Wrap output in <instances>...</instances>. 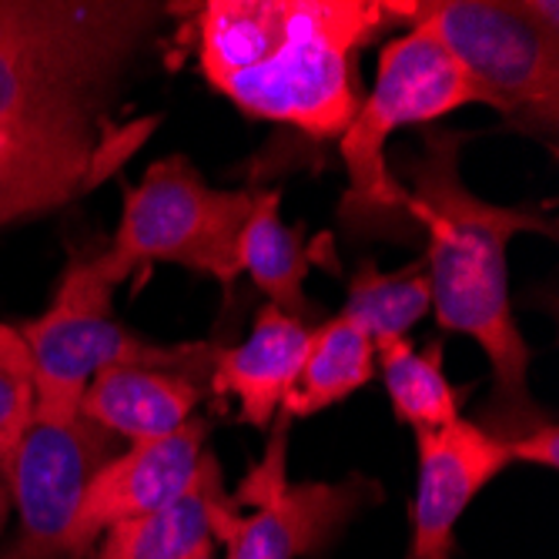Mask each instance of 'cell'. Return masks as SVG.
<instances>
[{
	"mask_svg": "<svg viewBox=\"0 0 559 559\" xmlns=\"http://www.w3.org/2000/svg\"><path fill=\"white\" fill-rule=\"evenodd\" d=\"M191 559H215V556H212V549H209V552H198V556H191Z\"/></svg>",
	"mask_w": 559,
	"mask_h": 559,
	"instance_id": "cell-23",
	"label": "cell"
},
{
	"mask_svg": "<svg viewBox=\"0 0 559 559\" xmlns=\"http://www.w3.org/2000/svg\"><path fill=\"white\" fill-rule=\"evenodd\" d=\"M34 423V385L27 379L0 372V473L14 455L17 442Z\"/></svg>",
	"mask_w": 559,
	"mask_h": 559,
	"instance_id": "cell-20",
	"label": "cell"
},
{
	"mask_svg": "<svg viewBox=\"0 0 559 559\" xmlns=\"http://www.w3.org/2000/svg\"><path fill=\"white\" fill-rule=\"evenodd\" d=\"M419 439V483L413 499V559H455V526L469 502L502 473L516 466L513 439L479 423L455 419Z\"/></svg>",
	"mask_w": 559,
	"mask_h": 559,
	"instance_id": "cell-11",
	"label": "cell"
},
{
	"mask_svg": "<svg viewBox=\"0 0 559 559\" xmlns=\"http://www.w3.org/2000/svg\"><path fill=\"white\" fill-rule=\"evenodd\" d=\"M409 559H413V556H409Z\"/></svg>",
	"mask_w": 559,
	"mask_h": 559,
	"instance_id": "cell-24",
	"label": "cell"
},
{
	"mask_svg": "<svg viewBox=\"0 0 559 559\" xmlns=\"http://www.w3.org/2000/svg\"><path fill=\"white\" fill-rule=\"evenodd\" d=\"M432 309V292L423 265L402 272H379L372 262L348 278V295L342 305V319L362 329L372 345L405 338L413 325H419Z\"/></svg>",
	"mask_w": 559,
	"mask_h": 559,
	"instance_id": "cell-19",
	"label": "cell"
},
{
	"mask_svg": "<svg viewBox=\"0 0 559 559\" xmlns=\"http://www.w3.org/2000/svg\"><path fill=\"white\" fill-rule=\"evenodd\" d=\"M255 191H215L201 171L171 155L128 188L121 225L108 251L91 255L94 275L111 292L144 265H185L222 285L241 275V231Z\"/></svg>",
	"mask_w": 559,
	"mask_h": 559,
	"instance_id": "cell-6",
	"label": "cell"
},
{
	"mask_svg": "<svg viewBox=\"0 0 559 559\" xmlns=\"http://www.w3.org/2000/svg\"><path fill=\"white\" fill-rule=\"evenodd\" d=\"M376 376V345L348 319L332 316L309 329L301 369L282 402V416L309 419L355 395Z\"/></svg>",
	"mask_w": 559,
	"mask_h": 559,
	"instance_id": "cell-17",
	"label": "cell"
},
{
	"mask_svg": "<svg viewBox=\"0 0 559 559\" xmlns=\"http://www.w3.org/2000/svg\"><path fill=\"white\" fill-rule=\"evenodd\" d=\"M205 439L209 423L194 416L168 436L131 442L128 452L111 455L84 486L68 539L71 556L81 559L111 526L165 510L168 502L181 499L198 483L201 463L209 455Z\"/></svg>",
	"mask_w": 559,
	"mask_h": 559,
	"instance_id": "cell-10",
	"label": "cell"
},
{
	"mask_svg": "<svg viewBox=\"0 0 559 559\" xmlns=\"http://www.w3.org/2000/svg\"><path fill=\"white\" fill-rule=\"evenodd\" d=\"M392 413L402 426L432 432L460 419V399L442 372V342L416 348L409 338H392L376 345Z\"/></svg>",
	"mask_w": 559,
	"mask_h": 559,
	"instance_id": "cell-18",
	"label": "cell"
},
{
	"mask_svg": "<svg viewBox=\"0 0 559 559\" xmlns=\"http://www.w3.org/2000/svg\"><path fill=\"white\" fill-rule=\"evenodd\" d=\"M241 272L275 305L278 312L309 325L319 319L316 301L305 295L309 278V248L301 231L282 222V194L259 191L251 198V215L241 231Z\"/></svg>",
	"mask_w": 559,
	"mask_h": 559,
	"instance_id": "cell-16",
	"label": "cell"
},
{
	"mask_svg": "<svg viewBox=\"0 0 559 559\" xmlns=\"http://www.w3.org/2000/svg\"><path fill=\"white\" fill-rule=\"evenodd\" d=\"M413 24H423L449 50V58L483 94V105L533 131H556L559 4L432 0L416 4Z\"/></svg>",
	"mask_w": 559,
	"mask_h": 559,
	"instance_id": "cell-7",
	"label": "cell"
},
{
	"mask_svg": "<svg viewBox=\"0 0 559 559\" xmlns=\"http://www.w3.org/2000/svg\"><path fill=\"white\" fill-rule=\"evenodd\" d=\"M305 345H309V325L265 305L245 342L215 352L209 382L218 395L238 399L241 423L269 429L301 369Z\"/></svg>",
	"mask_w": 559,
	"mask_h": 559,
	"instance_id": "cell-13",
	"label": "cell"
},
{
	"mask_svg": "<svg viewBox=\"0 0 559 559\" xmlns=\"http://www.w3.org/2000/svg\"><path fill=\"white\" fill-rule=\"evenodd\" d=\"M272 439L259 466L231 492V502L248 506V516H235L222 543L228 559H301L325 549L352 516L382 496L366 476L342 483H288V416L272 423Z\"/></svg>",
	"mask_w": 559,
	"mask_h": 559,
	"instance_id": "cell-8",
	"label": "cell"
},
{
	"mask_svg": "<svg viewBox=\"0 0 559 559\" xmlns=\"http://www.w3.org/2000/svg\"><path fill=\"white\" fill-rule=\"evenodd\" d=\"M205 399V385L162 369L115 366L100 369L81 395L87 423L131 442L158 439L194 419L198 402Z\"/></svg>",
	"mask_w": 559,
	"mask_h": 559,
	"instance_id": "cell-15",
	"label": "cell"
},
{
	"mask_svg": "<svg viewBox=\"0 0 559 559\" xmlns=\"http://www.w3.org/2000/svg\"><path fill=\"white\" fill-rule=\"evenodd\" d=\"M466 105H483V94L423 24L385 44L369 97L359 100L338 138L348 175L342 225L352 235H392L402 222H413L405 212V185L392 175L385 147L399 131L432 124Z\"/></svg>",
	"mask_w": 559,
	"mask_h": 559,
	"instance_id": "cell-4",
	"label": "cell"
},
{
	"mask_svg": "<svg viewBox=\"0 0 559 559\" xmlns=\"http://www.w3.org/2000/svg\"><path fill=\"white\" fill-rule=\"evenodd\" d=\"M118 141L0 131V228L55 212L111 171Z\"/></svg>",
	"mask_w": 559,
	"mask_h": 559,
	"instance_id": "cell-12",
	"label": "cell"
},
{
	"mask_svg": "<svg viewBox=\"0 0 559 559\" xmlns=\"http://www.w3.org/2000/svg\"><path fill=\"white\" fill-rule=\"evenodd\" d=\"M111 295L94 275L91 255H71L50 309L17 325L31 352L37 423L78 419L81 395L100 369L138 366L201 382L198 372L215 362L212 345H158L134 335L115 322Z\"/></svg>",
	"mask_w": 559,
	"mask_h": 559,
	"instance_id": "cell-5",
	"label": "cell"
},
{
	"mask_svg": "<svg viewBox=\"0 0 559 559\" xmlns=\"http://www.w3.org/2000/svg\"><path fill=\"white\" fill-rule=\"evenodd\" d=\"M158 17V4L121 0H0V131L94 138Z\"/></svg>",
	"mask_w": 559,
	"mask_h": 559,
	"instance_id": "cell-3",
	"label": "cell"
},
{
	"mask_svg": "<svg viewBox=\"0 0 559 559\" xmlns=\"http://www.w3.org/2000/svg\"><path fill=\"white\" fill-rule=\"evenodd\" d=\"M238 506L225 492L215 455H205L198 483L165 510L111 526L100 536L97 559H191L209 552L212 539L225 536Z\"/></svg>",
	"mask_w": 559,
	"mask_h": 559,
	"instance_id": "cell-14",
	"label": "cell"
},
{
	"mask_svg": "<svg viewBox=\"0 0 559 559\" xmlns=\"http://www.w3.org/2000/svg\"><path fill=\"white\" fill-rule=\"evenodd\" d=\"M463 134L432 128L423 151L402 162L405 212L429 235L426 278L432 312L442 332L473 338L489 359L492 392L486 426L502 439H516L543 426L539 405L530 395V345L516 325L510 298L506 248L523 231L556 235V222L536 209H506L473 194L460 175Z\"/></svg>",
	"mask_w": 559,
	"mask_h": 559,
	"instance_id": "cell-1",
	"label": "cell"
},
{
	"mask_svg": "<svg viewBox=\"0 0 559 559\" xmlns=\"http://www.w3.org/2000/svg\"><path fill=\"white\" fill-rule=\"evenodd\" d=\"M416 4L392 0H212L198 8V64L238 111L316 141L359 111L355 58Z\"/></svg>",
	"mask_w": 559,
	"mask_h": 559,
	"instance_id": "cell-2",
	"label": "cell"
},
{
	"mask_svg": "<svg viewBox=\"0 0 559 559\" xmlns=\"http://www.w3.org/2000/svg\"><path fill=\"white\" fill-rule=\"evenodd\" d=\"M8 516H11V492H8V483H4V476H0V536H4Z\"/></svg>",
	"mask_w": 559,
	"mask_h": 559,
	"instance_id": "cell-22",
	"label": "cell"
},
{
	"mask_svg": "<svg viewBox=\"0 0 559 559\" xmlns=\"http://www.w3.org/2000/svg\"><path fill=\"white\" fill-rule=\"evenodd\" d=\"M513 449H516V463L556 469L559 466V429H556V423H543V426L516 436Z\"/></svg>",
	"mask_w": 559,
	"mask_h": 559,
	"instance_id": "cell-21",
	"label": "cell"
},
{
	"mask_svg": "<svg viewBox=\"0 0 559 559\" xmlns=\"http://www.w3.org/2000/svg\"><path fill=\"white\" fill-rule=\"evenodd\" d=\"M111 436L84 416L71 423H31L4 466L17 539L0 559H74L71 526L91 476L111 460Z\"/></svg>",
	"mask_w": 559,
	"mask_h": 559,
	"instance_id": "cell-9",
	"label": "cell"
}]
</instances>
